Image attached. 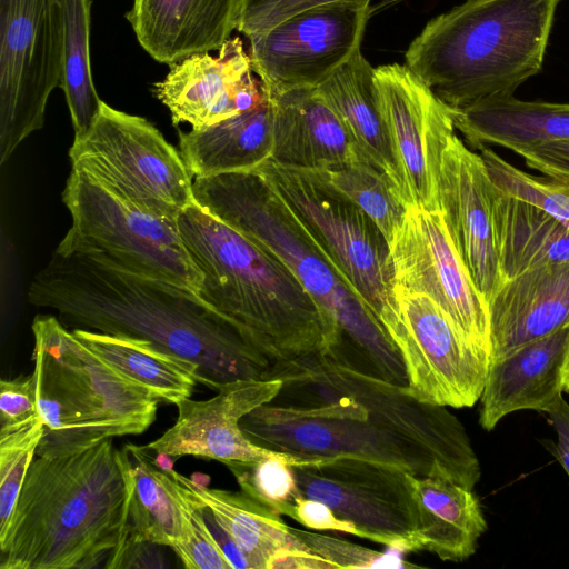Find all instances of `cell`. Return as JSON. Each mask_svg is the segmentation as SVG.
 Wrapping results in <instances>:
<instances>
[{"label": "cell", "instance_id": "obj_1", "mask_svg": "<svg viewBox=\"0 0 569 569\" xmlns=\"http://www.w3.org/2000/svg\"><path fill=\"white\" fill-rule=\"evenodd\" d=\"M282 387L240 420L253 443L302 459L352 457L473 489L479 459L447 407L322 352L276 362Z\"/></svg>", "mask_w": 569, "mask_h": 569}, {"label": "cell", "instance_id": "obj_2", "mask_svg": "<svg viewBox=\"0 0 569 569\" xmlns=\"http://www.w3.org/2000/svg\"><path fill=\"white\" fill-rule=\"evenodd\" d=\"M31 305L51 309L68 328L150 341L200 368L210 389L264 379L272 362L198 292L54 250L28 290Z\"/></svg>", "mask_w": 569, "mask_h": 569}, {"label": "cell", "instance_id": "obj_3", "mask_svg": "<svg viewBox=\"0 0 569 569\" xmlns=\"http://www.w3.org/2000/svg\"><path fill=\"white\" fill-rule=\"evenodd\" d=\"M132 475L112 438L36 456L0 531V569H90L107 562L128 522Z\"/></svg>", "mask_w": 569, "mask_h": 569}, {"label": "cell", "instance_id": "obj_4", "mask_svg": "<svg viewBox=\"0 0 569 569\" xmlns=\"http://www.w3.org/2000/svg\"><path fill=\"white\" fill-rule=\"evenodd\" d=\"M178 226L202 274L199 296L272 365L338 350L336 322L270 250L197 202L180 212Z\"/></svg>", "mask_w": 569, "mask_h": 569}, {"label": "cell", "instance_id": "obj_5", "mask_svg": "<svg viewBox=\"0 0 569 569\" xmlns=\"http://www.w3.org/2000/svg\"><path fill=\"white\" fill-rule=\"evenodd\" d=\"M560 0H466L429 20L405 64L453 111L513 97L542 68Z\"/></svg>", "mask_w": 569, "mask_h": 569}, {"label": "cell", "instance_id": "obj_6", "mask_svg": "<svg viewBox=\"0 0 569 569\" xmlns=\"http://www.w3.org/2000/svg\"><path fill=\"white\" fill-rule=\"evenodd\" d=\"M193 196L202 209L270 250L293 272L340 330L333 355L348 343L352 366L408 383L401 356L380 321L254 170L194 178Z\"/></svg>", "mask_w": 569, "mask_h": 569}, {"label": "cell", "instance_id": "obj_7", "mask_svg": "<svg viewBox=\"0 0 569 569\" xmlns=\"http://www.w3.org/2000/svg\"><path fill=\"white\" fill-rule=\"evenodd\" d=\"M31 372L44 432L36 456L57 457L144 432L159 400L104 362L52 315L32 326Z\"/></svg>", "mask_w": 569, "mask_h": 569}, {"label": "cell", "instance_id": "obj_8", "mask_svg": "<svg viewBox=\"0 0 569 569\" xmlns=\"http://www.w3.org/2000/svg\"><path fill=\"white\" fill-rule=\"evenodd\" d=\"M62 201L71 226L57 252L84 256L199 293L202 274L183 242L178 219L150 212L73 168Z\"/></svg>", "mask_w": 569, "mask_h": 569}, {"label": "cell", "instance_id": "obj_9", "mask_svg": "<svg viewBox=\"0 0 569 569\" xmlns=\"http://www.w3.org/2000/svg\"><path fill=\"white\" fill-rule=\"evenodd\" d=\"M254 171L287 204L380 323L391 316L397 302L390 247L370 217L311 169L270 158Z\"/></svg>", "mask_w": 569, "mask_h": 569}, {"label": "cell", "instance_id": "obj_10", "mask_svg": "<svg viewBox=\"0 0 569 569\" xmlns=\"http://www.w3.org/2000/svg\"><path fill=\"white\" fill-rule=\"evenodd\" d=\"M71 168L158 216L178 219L196 202L180 151L146 118L102 101L88 132L69 149Z\"/></svg>", "mask_w": 569, "mask_h": 569}, {"label": "cell", "instance_id": "obj_11", "mask_svg": "<svg viewBox=\"0 0 569 569\" xmlns=\"http://www.w3.org/2000/svg\"><path fill=\"white\" fill-rule=\"evenodd\" d=\"M61 0H0V163L44 124L48 99L61 88Z\"/></svg>", "mask_w": 569, "mask_h": 569}, {"label": "cell", "instance_id": "obj_12", "mask_svg": "<svg viewBox=\"0 0 569 569\" xmlns=\"http://www.w3.org/2000/svg\"><path fill=\"white\" fill-rule=\"evenodd\" d=\"M301 496L325 502L356 536L397 551L422 550L408 472L352 457L290 466Z\"/></svg>", "mask_w": 569, "mask_h": 569}, {"label": "cell", "instance_id": "obj_13", "mask_svg": "<svg viewBox=\"0 0 569 569\" xmlns=\"http://www.w3.org/2000/svg\"><path fill=\"white\" fill-rule=\"evenodd\" d=\"M393 295L395 312L381 325L403 361L408 392L422 402L472 407L482 393L489 360L428 296L398 286Z\"/></svg>", "mask_w": 569, "mask_h": 569}, {"label": "cell", "instance_id": "obj_14", "mask_svg": "<svg viewBox=\"0 0 569 569\" xmlns=\"http://www.w3.org/2000/svg\"><path fill=\"white\" fill-rule=\"evenodd\" d=\"M370 2L320 4L249 37L252 70L268 94L317 88L361 51Z\"/></svg>", "mask_w": 569, "mask_h": 569}, {"label": "cell", "instance_id": "obj_15", "mask_svg": "<svg viewBox=\"0 0 569 569\" xmlns=\"http://www.w3.org/2000/svg\"><path fill=\"white\" fill-rule=\"evenodd\" d=\"M389 247L396 286L428 296L461 336L490 360L488 305L471 281L441 211L408 206Z\"/></svg>", "mask_w": 569, "mask_h": 569}, {"label": "cell", "instance_id": "obj_16", "mask_svg": "<svg viewBox=\"0 0 569 569\" xmlns=\"http://www.w3.org/2000/svg\"><path fill=\"white\" fill-rule=\"evenodd\" d=\"M376 94L407 206L439 210L437 173L455 111L406 64L373 69Z\"/></svg>", "mask_w": 569, "mask_h": 569}, {"label": "cell", "instance_id": "obj_17", "mask_svg": "<svg viewBox=\"0 0 569 569\" xmlns=\"http://www.w3.org/2000/svg\"><path fill=\"white\" fill-rule=\"evenodd\" d=\"M281 387L279 378L239 379L221 383L210 399H183L176 405L174 423L144 448L157 455L213 459L226 466L284 456L253 443L240 427L246 415L270 402Z\"/></svg>", "mask_w": 569, "mask_h": 569}, {"label": "cell", "instance_id": "obj_18", "mask_svg": "<svg viewBox=\"0 0 569 569\" xmlns=\"http://www.w3.org/2000/svg\"><path fill=\"white\" fill-rule=\"evenodd\" d=\"M491 180L481 154L451 134L437 173V194L452 243L487 305L502 284L495 239Z\"/></svg>", "mask_w": 569, "mask_h": 569}, {"label": "cell", "instance_id": "obj_19", "mask_svg": "<svg viewBox=\"0 0 569 569\" xmlns=\"http://www.w3.org/2000/svg\"><path fill=\"white\" fill-rule=\"evenodd\" d=\"M218 51L217 57L198 53L173 63L164 79L153 83L152 93L170 111L173 126L200 130L266 99L242 40L230 38Z\"/></svg>", "mask_w": 569, "mask_h": 569}, {"label": "cell", "instance_id": "obj_20", "mask_svg": "<svg viewBox=\"0 0 569 569\" xmlns=\"http://www.w3.org/2000/svg\"><path fill=\"white\" fill-rule=\"evenodd\" d=\"M242 0H133L126 18L140 46L173 64L219 50L238 29Z\"/></svg>", "mask_w": 569, "mask_h": 569}, {"label": "cell", "instance_id": "obj_21", "mask_svg": "<svg viewBox=\"0 0 569 569\" xmlns=\"http://www.w3.org/2000/svg\"><path fill=\"white\" fill-rule=\"evenodd\" d=\"M490 360L569 325V261L506 280L488 302Z\"/></svg>", "mask_w": 569, "mask_h": 569}, {"label": "cell", "instance_id": "obj_22", "mask_svg": "<svg viewBox=\"0 0 569 569\" xmlns=\"http://www.w3.org/2000/svg\"><path fill=\"white\" fill-rule=\"evenodd\" d=\"M568 340L569 325L489 362L479 399V423L485 430H493L516 411H548L563 392L561 368Z\"/></svg>", "mask_w": 569, "mask_h": 569}, {"label": "cell", "instance_id": "obj_23", "mask_svg": "<svg viewBox=\"0 0 569 569\" xmlns=\"http://www.w3.org/2000/svg\"><path fill=\"white\" fill-rule=\"evenodd\" d=\"M269 97L273 116L272 160L306 169L366 160L337 112L316 88Z\"/></svg>", "mask_w": 569, "mask_h": 569}, {"label": "cell", "instance_id": "obj_24", "mask_svg": "<svg viewBox=\"0 0 569 569\" xmlns=\"http://www.w3.org/2000/svg\"><path fill=\"white\" fill-rule=\"evenodd\" d=\"M179 151L194 178L254 170L273 151V116L268 92L251 110L200 130H179Z\"/></svg>", "mask_w": 569, "mask_h": 569}, {"label": "cell", "instance_id": "obj_25", "mask_svg": "<svg viewBox=\"0 0 569 569\" xmlns=\"http://www.w3.org/2000/svg\"><path fill=\"white\" fill-rule=\"evenodd\" d=\"M490 201L502 281L541 266L569 261V229L558 219L502 191L492 181Z\"/></svg>", "mask_w": 569, "mask_h": 569}, {"label": "cell", "instance_id": "obj_26", "mask_svg": "<svg viewBox=\"0 0 569 569\" xmlns=\"http://www.w3.org/2000/svg\"><path fill=\"white\" fill-rule=\"evenodd\" d=\"M422 550L443 561H463L488 525L472 489L453 481L408 473Z\"/></svg>", "mask_w": 569, "mask_h": 569}, {"label": "cell", "instance_id": "obj_27", "mask_svg": "<svg viewBox=\"0 0 569 569\" xmlns=\"http://www.w3.org/2000/svg\"><path fill=\"white\" fill-rule=\"evenodd\" d=\"M455 126L476 149L497 144L516 153L569 140V103L510 97L455 111Z\"/></svg>", "mask_w": 569, "mask_h": 569}, {"label": "cell", "instance_id": "obj_28", "mask_svg": "<svg viewBox=\"0 0 569 569\" xmlns=\"http://www.w3.org/2000/svg\"><path fill=\"white\" fill-rule=\"evenodd\" d=\"M373 69L359 51L316 89L337 112L361 156L385 174L403 201L400 178L378 106Z\"/></svg>", "mask_w": 569, "mask_h": 569}, {"label": "cell", "instance_id": "obj_29", "mask_svg": "<svg viewBox=\"0 0 569 569\" xmlns=\"http://www.w3.org/2000/svg\"><path fill=\"white\" fill-rule=\"evenodd\" d=\"M164 470L210 510L214 520L244 553L251 569H267L271 556L282 548L311 550L291 532L280 513L242 490L212 489L178 473L173 468Z\"/></svg>", "mask_w": 569, "mask_h": 569}, {"label": "cell", "instance_id": "obj_30", "mask_svg": "<svg viewBox=\"0 0 569 569\" xmlns=\"http://www.w3.org/2000/svg\"><path fill=\"white\" fill-rule=\"evenodd\" d=\"M91 351L131 381L148 389L159 401L177 405L190 398L201 383L200 368L150 341L86 329H72Z\"/></svg>", "mask_w": 569, "mask_h": 569}, {"label": "cell", "instance_id": "obj_31", "mask_svg": "<svg viewBox=\"0 0 569 569\" xmlns=\"http://www.w3.org/2000/svg\"><path fill=\"white\" fill-rule=\"evenodd\" d=\"M123 448L132 475L124 537L172 549L180 538V517L171 493L160 479L154 457L144 446L128 443Z\"/></svg>", "mask_w": 569, "mask_h": 569}, {"label": "cell", "instance_id": "obj_32", "mask_svg": "<svg viewBox=\"0 0 569 569\" xmlns=\"http://www.w3.org/2000/svg\"><path fill=\"white\" fill-rule=\"evenodd\" d=\"M64 48L61 88L70 111L74 138H81L94 122L102 100L91 76L89 34L90 0H61Z\"/></svg>", "mask_w": 569, "mask_h": 569}, {"label": "cell", "instance_id": "obj_33", "mask_svg": "<svg viewBox=\"0 0 569 569\" xmlns=\"http://www.w3.org/2000/svg\"><path fill=\"white\" fill-rule=\"evenodd\" d=\"M311 170L362 209L391 242L408 206L385 174L363 159Z\"/></svg>", "mask_w": 569, "mask_h": 569}, {"label": "cell", "instance_id": "obj_34", "mask_svg": "<svg viewBox=\"0 0 569 569\" xmlns=\"http://www.w3.org/2000/svg\"><path fill=\"white\" fill-rule=\"evenodd\" d=\"M158 471L179 511L180 538L172 550L182 566L187 569H232L204 519L202 506L168 470L158 467Z\"/></svg>", "mask_w": 569, "mask_h": 569}, {"label": "cell", "instance_id": "obj_35", "mask_svg": "<svg viewBox=\"0 0 569 569\" xmlns=\"http://www.w3.org/2000/svg\"><path fill=\"white\" fill-rule=\"evenodd\" d=\"M306 460L284 455L258 461L230 462L227 467L243 492L293 519L295 502L300 492L290 466Z\"/></svg>", "mask_w": 569, "mask_h": 569}, {"label": "cell", "instance_id": "obj_36", "mask_svg": "<svg viewBox=\"0 0 569 569\" xmlns=\"http://www.w3.org/2000/svg\"><path fill=\"white\" fill-rule=\"evenodd\" d=\"M479 150L496 187L540 207L569 229V179L532 176L507 162L490 148Z\"/></svg>", "mask_w": 569, "mask_h": 569}, {"label": "cell", "instance_id": "obj_37", "mask_svg": "<svg viewBox=\"0 0 569 569\" xmlns=\"http://www.w3.org/2000/svg\"><path fill=\"white\" fill-rule=\"evenodd\" d=\"M43 432L41 416L18 428L0 431V531L11 517Z\"/></svg>", "mask_w": 569, "mask_h": 569}, {"label": "cell", "instance_id": "obj_38", "mask_svg": "<svg viewBox=\"0 0 569 569\" xmlns=\"http://www.w3.org/2000/svg\"><path fill=\"white\" fill-rule=\"evenodd\" d=\"M291 532L313 552L320 555L337 568H418L396 552H380L331 536L310 532L290 527Z\"/></svg>", "mask_w": 569, "mask_h": 569}, {"label": "cell", "instance_id": "obj_39", "mask_svg": "<svg viewBox=\"0 0 569 569\" xmlns=\"http://www.w3.org/2000/svg\"><path fill=\"white\" fill-rule=\"evenodd\" d=\"M335 1L339 0H242L237 30L249 38L301 11Z\"/></svg>", "mask_w": 569, "mask_h": 569}, {"label": "cell", "instance_id": "obj_40", "mask_svg": "<svg viewBox=\"0 0 569 569\" xmlns=\"http://www.w3.org/2000/svg\"><path fill=\"white\" fill-rule=\"evenodd\" d=\"M39 417L32 375L0 381V431L18 428Z\"/></svg>", "mask_w": 569, "mask_h": 569}, {"label": "cell", "instance_id": "obj_41", "mask_svg": "<svg viewBox=\"0 0 569 569\" xmlns=\"http://www.w3.org/2000/svg\"><path fill=\"white\" fill-rule=\"evenodd\" d=\"M163 546L124 537L119 547L110 555L104 568H166L163 553L160 548Z\"/></svg>", "mask_w": 569, "mask_h": 569}, {"label": "cell", "instance_id": "obj_42", "mask_svg": "<svg viewBox=\"0 0 569 569\" xmlns=\"http://www.w3.org/2000/svg\"><path fill=\"white\" fill-rule=\"evenodd\" d=\"M516 153L529 168L545 176L569 179V140L549 142Z\"/></svg>", "mask_w": 569, "mask_h": 569}, {"label": "cell", "instance_id": "obj_43", "mask_svg": "<svg viewBox=\"0 0 569 569\" xmlns=\"http://www.w3.org/2000/svg\"><path fill=\"white\" fill-rule=\"evenodd\" d=\"M293 520L316 530H335L356 535L355 526L339 519L325 502L301 495L296 498Z\"/></svg>", "mask_w": 569, "mask_h": 569}, {"label": "cell", "instance_id": "obj_44", "mask_svg": "<svg viewBox=\"0 0 569 569\" xmlns=\"http://www.w3.org/2000/svg\"><path fill=\"white\" fill-rule=\"evenodd\" d=\"M337 567L313 552L299 548L277 550L267 563V569H336Z\"/></svg>", "mask_w": 569, "mask_h": 569}, {"label": "cell", "instance_id": "obj_45", "mask_svg": "<svg viewBox=\"0 0 569 569\" xmlns=\"http://www.w3.org/2000/svg\"><path fill=\"white\" fill-rule=\"evenodd\" d=\"M546 413L558 439L552 452L569 476V403L561 395Z\"/></svg>", "mask_w": 569, "mask_h": 569}, {"label": "cell", "instance_id": "obj_46", "mask_svg": "<svg viewBox=\"0 0 569 569\" xmlns=\"http://www.w3.org/2000/svg\"><path fill=\"white\" fill-rule=\"evenodd\" d=\"M562 387L563 391L569 393V340L565 352V358L561 368Z\"/></svg>", "mask_w": 569, "mask_h": 569}]
</instances>
